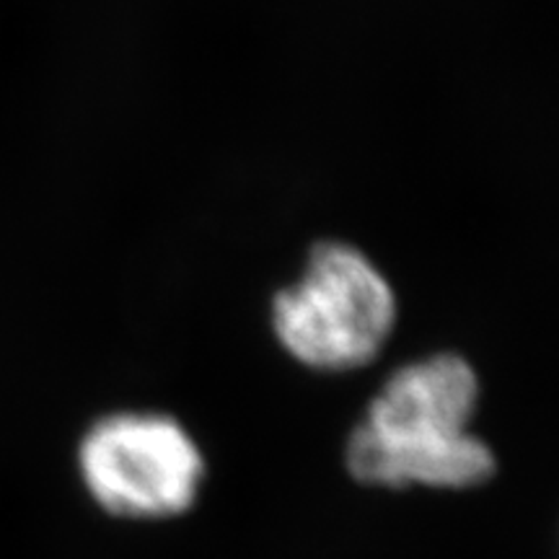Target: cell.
Wrapping results in <instances>:
<instances>
[{"label": "cell", "instance_id": "cell-1", "mask_svg": "<svg viewBox=\"0 0 559 559\" xmlns=\"http://www.w3.org/2000/svg\"><path fill=\"white\" fill-rule=\"evenodd\" d=\"M86 498L124 523L190 515L207 485V456L194 432L160 409H111L91 419L75 449Z\"/></svg>", "mask_w": 559, "mask_h": 559}, {"label": "cell", "instance_id": "cell-2", "mask_svg": "<svg viewBox=\"0 0 559 559\" xmlns=\"http://www.w3.org/2000/svg\"><path fill=\"white\" fill-rule=\"evenodd\" d=\"M277 345L311 373H358L379 360L396 326V296L381 270L347 243H319L304 275L272 300Z\"/></svg>", "mask_w": 559, "mask_h": 559}, {"label": "cell", "instance_id": "cell-3", "mask_svg": "<svg viewBox=\"0 0 559 559\" xmlns=\"http://www.w3.org/2000/svg\"><path fill=\"white\" fill-rule=\"evenodd\" d=\"M481 396L477 368L464 355L432 353L391 370L358 428L381 440L459 438L474 432Z\"/></svg>", "mask_w": 559, "mask_h": 559}, {"label": "cell", "instance_id": "cell-4", "mask_svg": "<svg viewBox=\"0 0 559 559\" xmlns=\"http://www.w3.org/2000/svg\"><path fill=\"white\" fill-rule=\"evenodd\" d=\"M342 464L368 489L472 492L498 477V453L477 430L449 440H381L353 425Z\"/></svg>", "mask_w": 559, "mask_h": 559}]
</instances>
